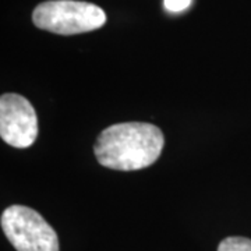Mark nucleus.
I'll return each mask as SVG.
<instances>
[{
	"label": "nucleus",
	"instance_id": "obj_1",
	"mask_svg": "<svg viewBox=\"0 0 251 251\" xmlns=\"http://www.w3.org/2000/svg\"><path fill=\"white\" fill-rule=\"evenodd\" d=\"M165 137L159 127L143 122L117 123L105 128L94 144L98 162L115 171H140L161 156Z\"/></svg>",
	"mask_w": 251,
	"mask_h": 251
},
{
	"label": "nucleus",
	"instance_id": "obj_2",
	"mask_svg": "<svg viewBox=\"0 0 251 251\" xmlns=\"http://www.w3.org/2000/svg\"><path fill=\"white\" fill-rule=\"evenodd\" d=\"M36 27L59 35H75L98 29L106 14L97 4L77 0H49L38 4L32 13Z\"/></svg>",
	"mask_w": 251,
	"mask_h": 251
},
{
	"label": "nucleus",
	"instance_id": "obj_3",
	"mask_svg": "<svg viewBox=\"0 0 251 251\" xmlns=\"http://www.w3.org/2000/svg\"><path fill=\"white\" fill-rule=\"evenodd\" d=\"M0 225L17 251H59V239L54 229L32 208L24 205L6 208Z\"/></svg>",
	"mask_w": 251,
	"mask_h": 251
},
{
	"label": "nucleus",
	"instance_id": "obj_4",
	"mask_svg": "<svg viewBox=\"0 0 251 251\" xmlns=\"http://www.w3.org/2000/svg\"><path fill=\"white\" fill-rule=\"evenodd\" d=\"M0 137L16 148H28L38 137V117L31 102L18 94L0 98Z\"/></svg>",
	"mask_w": 251,
	"mask_h": 251
},
{
	"label": "nucleus",
	"instance_id": "obj_5",
	"mask_svg": "<svg viewBox=\"0 0 251 251\" xmlns=\"http://www.w3.org/2000/svg\"><path fill=\"white\" fill-rule=\"evenodd\" d=\"M218 251H251V240L242 236L226 237L218 246Z\"/></svg>",
	"mask_w": 251,
	"mask_h": 251
},
{
	"label": "nucleus",
	"instance_id": "obj_6",
	"mask_svg": "<svg viewBox=\"0 0 251 251\" xmlns=\"http://www.w3.org/2000/svg\"><path fill=\"white\" fill-rule=\"evenodd\" d=\"M191 4V0H165V7L169 11H181Z\"/></svg>",
	"mask_w": 251,
	"mask_h": 251
}]
</instances>
